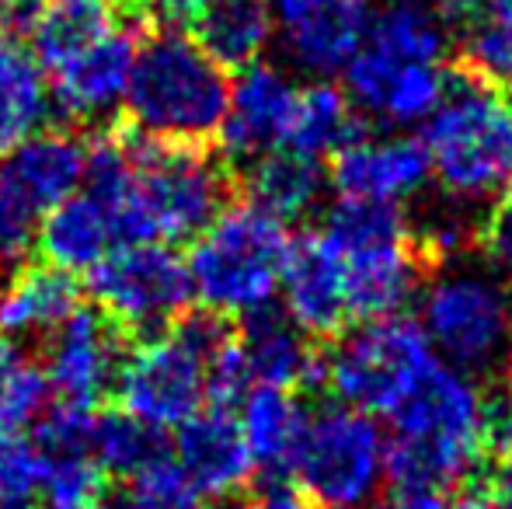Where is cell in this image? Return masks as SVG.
<instances>
[{"mask_svg":"<svg viewBox=\"0 0 512 509\" xmlns=\"http://www.w3.org/2000/svg\"><path fill=\"white\" fill-rule=\"evenodd\" d=\"M485 391L471 374L439 363L391 415L387 482L394 492H453L485 457Z\"/></svg>","mask_w":512,"mask_h":509,"instance_id":"1","label":"cell"},{"mask_svg":"<svg viewBox=\"0 0 512 509\" xmlns=\"http://www.w3.org/2000/svg\"><path fill=\"white\" fill-rule=\"evenodd\" d=\"M230 77L182 28H157L136 49L126 112L140 136L199 147L220 133Z\"/></svg>","mask_w":512,"mask_h":509,"instance_id":"2","label":"cell"},{"mask_svg":"<svg viewBox=\"0 0 512 509\" xmlns=\"http://www.w3.org/2000/svg\"><path fill=\"white\" fill-rule=\"evenodd\" d=\"M418 140L432 178L457 203L478 206L512 192V105L467 70L453 74L443 105Z\"/></svg>","mask_w":512,"mask_h":509,"instance_id":"3","label":"cell"},{"mask_svg":"<svg viewBox=\"0 0 512 509\" xmlns=\"http://www.w3.org/2000/svg\"><path fill=\"white\" fill-rule=\"evenodd\" d=\"M293 252L290 227L255 203H227L192 245V293L213 318L269 311Z\"/></svg>","mask_w":512,"mask_h":509,"instance_id":"4","label":"cell"},{"mask_svg":"<svg viewBox=\"0 0 512 509\" xmlns=\"http://www.w3.org/2000/svg\"><path fill=\"white\" fill-rule=\"evenodd\" d=\"M230 339L213 314L175 321L126 353L115 381L122 412L147 422L157 433L182 429L209 405V360Z\"/></svg>","mask_w":512,"mask_h":509,"instance_id":"5","label":"cell"},{"mask_svg":"<svg viewBox=\"0 0 512 509\" xmlns=\"http://www.w3.org/2000/svg\"><path fill=\"white\" fill-rule=\"evenodd\" d=\"M321 231L342 255L352 321L363 325L394 318L415 300L422 286V255L401 210L338 199Z\"/></svg>","mask_w":512,"mask_h":509,"instance_id":"6","label":"cell"},{"mask_svg":"<svg viewBox=\"0 0 512 509\" xmlns=\"http://www.w3.org/2000/svg\"><path fill=\"white\" fill-rule=\"evenodd\" d=\"M133 147V245L196 241L227 206V171L189 143L136 136Z\"/></svg>","mask_w":512,"mask_h":509,"instance_id":"7","label":"cell"},{"mask_svg":"<svg viewBox=\"0 0 512 509\" xmlns=\"http://www.w3.org/2000/svg\"><path fill=\"white\" fill-rule=\"evenodd\" d=\"M422 332L439 360L464 374H485L512 353V286L499 272L450 262L418 293Z\"/></svg>","mask_w":512,"mask_h":509,"instance_id":"8","label":"cell"},{"mask_svg":"<svg viewBox=\"0 0 512 509\" xmlns=\"http://www.w3.org/2000/svg\"><path fill=\"white\" fill-rule=\"evenodd\" d=\"M439 363L443 360L422 325L394 314L363 321L338 339V346L324 356V387L335 394L338 405L373 419H391Z\"/></svg>","mask_w":512,"mask_h":509,"instance_id":"9","label":"cell"},{"mask_svg":"<svg viewBox=\"0 0 512 509\" xmlns=\"http://www.w3.org/2000/svg\"><path fill=\"white\" fill-rule=\"evenodd\" d=\"M293 478L314 509H370L387 482V433L373 415L324 405L307 419Z\"/></svg>","mask_w":512,"mask_h":509,"instance_id":"10","label":"cell"},{"mask_svg":"<svg viewBox=\"0 0 512 509\" xmlns=\"http://www.w3.org/2000/svg\"><path fill=\"white\" fill-rule=\"evenodd\" d=\"M98 311L112 325L154 335L182 321L192 304L189 262L171 245H126L105 255L98 269L88 272Z\"/></svg>","mask_w":512,"mask_h":509,"instance_id":"11","label":"cell"},{"mask_svg":"<svg viewBox=\"0 0 512 509\" xmlns=\"http://www.w3.org/2000/svg\"><path fill=\"white\" fill-rule=\"evenodd\" d=\"M276 42L293 70L328 81L345 74L373 25L370 0H269Z\"/></svg>","mask_w":512,"mask_h":509,"instance_id":"12","label":"cell"},{"mask_svg":"<svg viewBox=\"0 0 512 509\" xmlns=\"http://www.w3.org/2000/svg\"><path fill=\"white\" fill-rule=\"evenodd\" d=\"M432 178V164L422 140L408 133H359L331 157V189L345 203L394 206L401 210L422 196Z\"/></svg>","mask_w":512,"mask_h":509,"instance_id":"13","label":"cell"},{"mask_svg":"<svg viewBox=\"0 0 512 509\" xmlns=\"http://www.w3.org/2000/svg\"><path fill=\"white\" fill-rule=\"evenodd\" d=\"M300 84L279 63H251L230 81L227 116L220 126V147L230 161L255 164L286 147L297 116Z\"/></svg>","mask_w":512,"mask_h":509,"instance_id":"14","label":"cell"},{"mask_svg":"<svg viewBox=\"0 0 512 509\" xmlns=\"http://www.w3.org/2000/svg\"><path fill=\"white\" fill-rule=\"evenodd\" d=\"M140 42L122 25H108L81 53L49 70L53 105L74 123H98L126 109L129 81H133Z\"/></svg>","mask_w":512,"mask_h":509,"instance_id":"15","label":"cell"},{"mask_svg":"<svg viewBox=\"0 0 512 509\" xmlns=\"http://www.w3.org/2000/svg\"><path fill=\"white\" fill-rule=\"evenodd\" d=\"M122 360V332L119 325L105 318L102 311H84L77 307L53 335L46 349V377L60 401L95 408L108 391H115Z\"/></svg>","mask_w":512,"mask_h":509,"instance_id":"16","label":"cell"},{"mask_svg":"<svg viewBox=\"0 0 512 509\" xmlns=\"http://www.w3.org/2000/svg\"><path fill=\"white\" fill-rule=\"evenodd\" d=\"M345 95L356 112L377 116L387 126H425L450 91L453 70L432 63L394 67L380 60L373 49H359L356 60L345 67Z\"/></svg>","mask_w":512,"mask_h":509,"instance_id":"17","label":"cell"},{"mask_svg":"<svg viewBox=\"0 0 512 509\" xmlns=\"http://www.w3.org/2000/svg\"><path fill=\"white\" fill-rule=\"evenodd\" d=\"M279 293H283L286 318L304 335L324 339V335H342L352 325L342 255L324 231L293 241Z\"/></svg>","mask_w":512,"mask_h":509,"instance_id":"18","label":"cell"},{"mask_svg":"<svg viewBox=\"0 0 512 509\" xmlns=\"http://www.w3.org/2000/svg\"><path fill=\"white\" fill-rule=\"evenodd\" d=\"M84 157L88 147L77 136L63 129H42L7 157H0V189L35 217H46L49 210L81 192Z\"/></svg>","mask_w":512,"mask_h":509,"instance_id":"19","label":"cell"},{"mask_svg":"<svg viewBox=\"0 0 512 509\" xmlns=\"http://www.w3.org/2000/svg\"><path fill=\"white\" fill-rule=\"evenodd\" d=\"M171 457L185 471L199 499H230L255 475L241 426L223 408H203L196 419L185 422L178 429Z\"/></svg>","mask_w":512,"mask_h":509,"instance_id":"20","label":"cell"},{"mask_svg":"<svg viewBox=\"0 0 512 509\" xmlns=\"http://www.w3.org/2000/svg\"><path fill=\"white\" fill-rule=\"evenodd\" d=\"M241 342L244 363L255 387H317L324 384V353H317L307 335L286 314L258 311L244 318Z\"/></svg>","mask_w":512,"mask_h":509,"instance_id":"21","label":"cell"},{"mask_svg":"<svg viewBox=\"0 0 512 509\" xmlns=\"http://www.w3.org/2000/svg\"><path fill=\"white\" fill-rule=\"evenodd\" d=\"M81 307L70 272L53 265H21L0 279V339L25 342L53 335Z\"/></svg>","mask_w":512,"mask_h":509,"instance_id":"22","label":"cell"},{"mask_svg":"<svg viewBox=\"0 0 512 509\" xmlns=\"http://www.w3.org/2000/svg\"><path fill=\"white\" fill-rule=\"evenodd\" d=\"M450 39V18L439 11L436 0H384L373 7V25L363 46L394 67H443Z\"/></svg>","mask_w":512,"mask_h":509,"instance_id":"23","label":"cell"},{"mask_svg":"<svg viewBox=\"0 0 512 509\" xmlns=\"http://www.w3.org/2000/svg\"><path fill=\"white\" fill-rule=\"evenodd\" d=\"M237 426L248 443V454L255 468L269 471V475H286L293 471L297 450L304 443L310 412L300 405L297 391H283V387H251L244 394Z\"/></svg>","mask_w":512,"mask_h":509,"instance_id":"24","label":"cell"},{"mask_svg":"<svg viewBox=\"0 0 512 509\" xmlns=\"http://www.w3.org/2000/svg\"><path fill=\"white\" fill-rule=\"evenodd\" d=\"M35 245L46 255V265L74 276V272L98 269L105 255L119 248V241H115V227L105 206L81 189L42 217Z\"/></svg>","mask_w":512,"mask_h":509,"instance_id":"25","label":"cell"},{"mask_svg":"<svg viewBox=\"0 0 512 509\" xmlns=\"http://www.w3.org/2000/svg\"><path fill=\"white\" fill-rule=\"evenodd\" d=\"M49 77L18 39H0V157L42 133L53 116Z\"/></svg>","mask_w":512,"mask_h":509,"instance_id":"26","label":"cell"},{"mask_svg":"<svg viewBox=\"0 0 512 509\" xmlns=\"http://www.w3.org/2000/svg\"><path fill=\"white\" fill-rule=\"evenodd\" d=\"M196 42L223 70H244L262 63L276 42L269 0H213L196 18Z\"/></svg>","mask_w":512,"mask_h":509,"instance_id":"27","label":"cell"},{"mask_svg":"<svg viewBox=\"0 0 512 509\" xmlns=\"http://www.w3.org/2000/svg\"><path fill=\"white\" fill-rule=\"evenodd\" d=\"M324 185H328V178L321 171V161H310V157L293 154L286 147L248 164V203L272 213L286 227H290V220H300L310 210H317Z\"/></svg>","mask_w":512,"mask_h":509,"instance_id":"28","label":"cell"},{"mask_svg":"<svg viewBox=\"0 0 512 509\" xmlns=\"http://www.w3.org/2000/svg\"><path fill=\"white\" fill-rule=\"evenodd\" d=\"M359 133L363 126H359V112L349 102V95L328 81H314L310 88H300L286 150L304 154L310 161H324V157H335Z\"/></svg>","mask_w":512,"mask_h":509,"instance_id":"29","label":"cell"},{"mask_svg":"<svg viewBox=\"0 0 512 509\" xmlns=\"http://www.w3.org/2000/svg\"><path fill=\"white\" fill-rule=\"evenodd\" d=\"M108 25H112V18H108V7L102 4H88V0H46L39 21L28 32L32 56L49 74L60 63H67L74 53H81L91 39H98Z\"/></svg>","mask_w":512,"mask_h":509,"instance_id":"30","label":"cell"},{"mask_svg":"<svg viewBox=\"0 0 512 509\" xmlns=\"http://www.w3.org/2000/svg\"><path fill=\"white\" fill-rule=\"evenodd\" d=\"M161 457H168L164 440L157 429H150L147 422L133 419L129 412H102L95 419V433H91V461L122 482H133L136 475L157 464Z\"/></svg>","mask_w":512,"mask_h":509,"instance_id":"31","label":"cell"},{"mask_svg":"<svg viewBox=\"0 0 512 509\" xmlns=\"http://www.w3.org/2000/svg\"><path fill=\"white\" fill-rule=\"evenodd\" d=\"M53 384L46 367L21 349V342L0 339V433L21 436L46 415Z\"/></svg>","mask_w":512,"mask_h":509,"instance_id":"32","label":"cell"},{"mask_svg":"<svg viewBox=\"0 0 512 509\" xmlns=\"http://www.w3.org/2000/svg\"><path fill=\"white\" fill-rule=\"evenodd\" d=\"M105 471L88 454L46 457L42 471V509H102Z\"/></svg>","mask_w":512,"mask_h":509,"instance_id":"33","label":"cell"},{"mask_svg":"<svg viewBox=\"0 0 512 509\" xmlns=\"http://www.w3.org/2000/svg\"><path fill=\"white\" fill-rule=\"evenodd\" d=\"M478 227H481V220L471 217V206L446 196L443 206L425 213V220L411 231V238H415V248H418V255H422V262L450 265V262H460V255L478 241Z\"/></svg>","mask_w":512,"mask_h":509,"instance_id":"34","label":"cell"},{"mask_svg":"<svg viewBox=\"0 0 512 509\" xmlns=\"http://www.w3.org/2000/svg\"><path fill=\"white\" fill-rule=\"evenodd\" d=\"M42 471L35 440L0 433V509H42Z\"/></svg>","mask_w":512,"mask_h":509,"instance_id":"35","label":"cell"},{"mask_svg":"<svg viewBox=\"0 0 512 509\" xmlns=\"http://www.w3.org/2000/svg\"><path fill=\"white\" fill-rule=\"evenodd\" d=\"M464 70L485 84H512V14L471 21L464 35Z\"/></svg>","mask_w":512,"mask_h":509,"instance_id":"36","label":"cell"},{"mask_svg":"<svg viewBox=\"0 0 512 509\" xmlns=\"http://www.w3.org/2000/svg\"><path fill=\"white\" fill-rule=\"evenodd\" d=\"M98 412L88 405H74V401H56L46 408L39 422H35V447L42 457H91V433H95Z\"/></svg>","mask_w":512,"mask_h":509,"instance_id":"37","label":"cell"},{"mask_svg":"<svg viewBox=\"0 0 512 509\" xmlns=\"http://www.w3.org/2000/svg\"><path fill=\"white\" fill-rule=\"evenodd\" d=\"M196 506H199L196 489L189 485L185 471L175 464V457L168 454L129 482V496L122 509H196Z\"/></svg>","mask_w":512,"mask_h":509,"instance_id":"38","label":"cell"},{"mask_svg":"<svg viewBox=\"0 0 512 509\" xmlns=\"http://www.w3.org/2000/svg\"><path fill=\"white\" fill-rule=\"evenodd\" d=\"M251 387L255 384H251L241 342H237V335H230V339L216 349L213 360H209V408L230 412L234 405H241Z\"/></svg>","mask_w":512,"mask_h":509,"instance_id":"39","label":"cell"},{"mask_svg":"<svg viewBox=\"0 0 512 509\" xmlns=\"http://www.w3.org/2000/svg\"><path fill=\"white\" fill-rule=\"evenodd\" d=\"M39 241V217L0 189V269H18Z\"/></svg>","mask_w":512,"mask_h":509,"instance_id":"40","label":"cell"},{"mask_svg":"<svg viewBox=\"0 0 512 509\" xmlns=\"http://www.w3.org/2000/svg\"><path fill=\"white\" fill-rule=\"evenodd\" d=\"M478 245L488 258V269L512 283V192L495 199L492 210L481 217Z\"/></svg>","mask_w":512,"mask_h":509,"instance_id":"41","label":"cell"},{"mask_svg":"<svg viewBox=\"0 0 512 509\" xmlns=\"http://www.w3.org/2000/svg\"><path fill=\"white\" fill-rule=\"evenodd\" d=\"M485 450L495 454H509L512 450V398L509 391L485 394Z\"/></svg>","mask_w":512,"mask_h":509,"instance_id":"42","label":"cell"},{"mask_svg":"<svg viewBox=\"0 0 512 509\" xmlns=\"http://www.w3.org/2000/svg\"><path fill=\"white\" fill-rule=\"evenodd\" d=\"M387 509H481V506L474 503V499H457L453 492L408 489V492H394V499Z\"/></svg>","mask_w":512,"mask_h":509,"instance_id":"43","label":"cell"},{"mask_svg":"<svg viewBox=\"0 0 512 509\" xmlns=\"http://www.w3.org/2000/svg\"><path fill=\"white\" fill-rule=\"evenodd\" d=\"M485 506L488 509H512V450L499 454L485 478Z\"/></svg>","mask_w":512,"mask_h":509,"instance_id":"44","label":"cell"},{"mask_svg":"<svg viewBox=\"0 0 512 509\" xmlns=\"http://www.w3.org/2000/svg\"><path fill=\"white\" fill-rule=\"evenodd\" d=\"M244 509H314V506H310L304 492L293 489V485L269 482L248 499V506H244Z\"/></svg>","mask_w":512,"mask_h":509,"instance_id":"45","label":"cell"},{"mask_svg":"<svg viewBox=\"0 0 512 509\" xmlns=\"http://www.w3.org/2000/svg\"><path fill=\"white\" fill-rule=\"evenodd\" d=\"M439 11L446 18H464V21H481L495 18V14H512V0H436Z\"/></svg>","mask_w":512,"mask_h":509,"instance_id":"46","label":"cell"},{"mask_svg":"<svg viewBox=\"0 0 512 509\" xmlns=\"http://www.w3.org/2000/svg\"><path fill=\"white\" fill-rule=\"evenodd\" d=\"M147 4L168 21H196L213 0H147Z\"/></svg>","mask_w":512,"mask_h":509,"instance_id":"47","label":"cell"},{"mask_svg":"<svg viewBox=\"0 0 512 509\" xmlns=\"http://www.w3.org/2000/svg\"><path fill=\"white\" fill-rule=\"evenodd\" d=\"M88 4H102V7H108V4H122V0H88Z\"/></svg>","mask_w":512,"mask_h":509,"instance_id":"48","label":"cell"},{"mask_svg":"<svg viewBox=\"0 0 512 509\" xmlns=\"http://www.w3.org/2000/svg\"><path fill=\"white\" fill-rule=\"evenodd\" d=\"M4 7H7V0H0V14H4Z\"/></svg>","mask_w":512,"mask_h":509,"instance_id":"49","label":"cell"},{"mask_svg":"<svg viewBox=\"0 0 512 509\" xmlns=\"http://www.w3.org/2000/svg\"><path fill=\"white\" fill-rule=\"evenodd\" d=\"M509 398H512V384H509Z\"/></svg>","mask_w":512,"mask_h":509,"instance_id":"50","label":"cell"},{"mask_svg":"<svg viewBox=\"0 0 512 509\" xmlns=\"http://www.w3.org/2000/svg\"><path fill=\"white\" fill-rule=\"evenodd\" d=\"M509 105H512V102H509Z\"/></svg>","mask_w":512,"mask_h":509,"instance_id":"51","label":"cell"}]
</instances>
